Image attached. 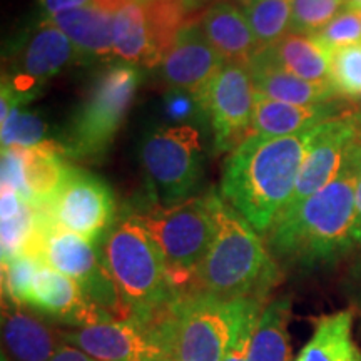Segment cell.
Instances as JSON below:
<instances>
[{"mask_svg":"<svg viewBox=\"0 0 361 361\" xmlns=\"http://www.w3.org/2000/svg\"><path fill=\"white\" fill-rule=\"evenodd\" d=\"M355 102H356V111L353 112V116L361 119V96L358 99H355Z\"/></svg>","mask_w":361,"mask_h":361,"instance_id":"42","label":"cell"},{"mask_svg":"<svg viewBox=\"0 0 361 361\" xmlns=\"http://www.w3.org/2000/svg\"><path fill=\"white\" fill-rule=\"evenodd\" d=\"M54 25L64 32L79 54L106 57L114 54V16L92 4L54 16Z\"/></svg>","mask_w":361,"mask_h":361,"instance_id":"22","label":"cell"},{"mask_svg":"<svg viewBox=\"0 0 361 361\" xmlns=\"http://www.w3.org/2000/svg\"><path fill=\"white\" fill-rule=\"evenodd\" d=\"M141 161L156 204L171 207L191 200L202 176L201 134L192 124H169L146 134Z\"/></svg>","mask_w":361,"mask_h":361,"instance_id":"8","label":"cell"},{"mask_svg":"<svg viewBox=\"0 0 361 361\" xmlns=\"http://www.w3.org/2000/svg\"><path fill=\"white\" fill-rule=\"evenodd\" d=\"M261 49L271 47L291 32V0H236Z\"/></svg>","mask_w":361,"mask_h":361,"instance_id":"28","label":"cell"},{"mask_svg":"<svg viewBox=\"0 0 361 361\" xmlns=\"http://www.w3.org/2000/svg\"><path fill=\"white\" fill-rule=\"evenodd\" d=\"M331 87L338 96H361V42L331 52Z\"/></svg>","mask_w":361,"mask_h":361,"instance_id":"31","label":"cell"},{"mask_svg":"<svg viewBox=\"0 0 361 361\" xmlns=\"http://www.w3.org/2000/svg\"><path fill=\"white\" fill-rule=\"evenodd\" d=\"M355 245L361 246V169L355 189V223H353Z\"/></svg>","mask_w":361,"mask_h":361,"instance_id":"39","label":"cell"},{"mask_svg":"<svg viewBox=\"0 0 361 361\" xmlns=\"http://www.w3.org/2000/svg\"><path fill=\"white\" fill-rule=\"evenodd\" d=\"M47 126L37 114L24 111L22 106L12 107L2 121V149H29L45 141Z\"/></svg>","mask_w":361,"mask_h":361,"instance_id":"29","label":"cell"},{"mask_svg":"<svg viewBox=\"0 0 361 361\" xmlns=\"http://www.w3.org/2000/svg\"><path fill=\"white\" fill-rule=\"evenodd\" d=\"M316 128L284 137L251 135L231 151L221 197L259 234L269 231L290 202Z\"/></svg>","mask_w":361,"mask_h":361,"instance_id":"2","label":"cell"},{"mask_svg":"<svg viewBox=\"0 0 361 361\" xmlns=\"http://www.w3.org/2000/svg\"><path fill=\"white\" fill-rule=\"evenodd\" d=\"M314 37L322 42L329 52L348 45L361 42V16L355 7L348 6L341 13L324 25Z\"/></svg>","mask_w":361,"mask_h":361,"instance_id":"33","label":"cell"},{"mask_svg":"<svg viewBox=\"0 0 361 361\" xmlns=\"http://www.w3.org/2000/svg\"><path fill=\"white\" fill-rule=\"evenodd\" d=\"M90 0H39L40 11L44 13V19H52L57 13L89 6Z\"/></svg>","mask_w":361,"mask_h":361,"instance_id":"37","label":"cell"},{"mask_svg":"<svg viewBox=\"0 0 361 361\" xmlns=\"http://www.w3.org/2000/svg\"><path fill=\"white\" fill-rule=\"evenodd\" d=\"M200 25L226 62L247 66L261 51L245 13L229 0H216L201 17Z\"/></svg>","mask_w":361,"mask_h":361,"instance_id":"18","label":"cell"},{"mask_svg":"<svg viewBox=\"0 0 361 361\" xmlns=\"http://www.w3.org/2000/svg\"><path fill=\"white\" fill-rule=\"evenodd\" d=\"M27 305L57 322L80 328L114 319L94 305L74 279L47 264L40 266Z\"/></svg>","mask_w":361,"mask_h":361,"instance_id":"15","label":"cell"},{"mask_svg":"<svg viewBox=\"0 0 361 361\" xmlns=\"http://www.w3.org/2000/svg\"><path fill=\"white\" fill-rule=\"evenodd\" d=\"M353 283H355V288H353L355 301L361 308V259L358 261V264H356L353 269Z\"/></svg>","mask_w":361,"mask_h":361,"instance_id":"41","label":"cell"},{"mask_svg":"<svg viewBox=\"0 0 361 361\" xmlns=\"http://www.w3.org/2000/svg\"><path fill=\"white\" fill-rule=\"evenodd\" d=\"M291 298L283 296L264 306L251 338L250 361H291Z\"/></svg>","mask_w":361,"mask_h":361,"instance_id":"25","label":"cell"},{"mask_svg":"<svg viewBox=\"0 0 361 361\" xmlns=\"http://www.w3.org/2000/svg\"><path fill=\"white\" fill-rule=\"evenodd\" d=\"M129 2H134V0H90L92 6L102 8V11L112 13V16H114L117 11H121L124 6H128Z\"/></svg>","mask_w":361,"mask_h":361,"instance_id":"40","label":"cell"},{"mask_svg":"<svg viewBox=\"0 0 361 361\" xmlns=\"http://www.w3.org/2000/svg\"><path fill=\"white\" fill-rule=\"evenodd\" d=\"M135 2H139V4H142V2H146V0H135Z\"/></svg>","mask_w":361,"mask_h":361,"instance_id":"46","label":"cell"},{"mask_svg":"<svg viewBox=\"0 0 361 361\" xmlns=\"http://www.w3.org/2000/svg\"><path fill=\"white\" fill-rule=\"evenodd\" d=\"M295 361H361V350L353 338L351 310L316 319L313 335Z\"/></svg>","mask_w":361,"mask_h":361,"instance_id":"23","label":"cell"},{"mask_svg":"<svg viewBox=\"0 0 361 361\" xmlns=\"http://www.w3.org/2000/svg\"><path fill=\"white\" fill-rule=\"evenodd\" d=\"M97 246L128 318L147 322L176 300L159 247L135 211L117 216Z\"/></svg>","mask_w":361,"mask_h":361,"instance_id":"4","label":"cell"},{"mask_svg":"<svg viewBox=\"0 0 361 361\" xmlns=\"http://www.w3.org/2000/svg\"><path fill=\"white\" fill-rule=\"evenodd\" d=\"M224 64L201 25L188 24L161 61V75L171 89L196 96Z\"/></svg>","mask_w":361,"mask_h":361,"instance_id":"16","label":"cell"},{"mask_svg":"<svg viewBox=\"0 0 361 361\" xmlns=\"http://www.w3.org/2000/svg\"><path fill=\"white\" fill-rule=\"evenodd\" d=\"M291 32L314 35L338 13L348 7V0H291Z\"/></svg>","mask_w":361,"mask_h":361,"instance_id":"30","label":"cell"},{"mask_svg":"<svg viewBox=\"0 0 361 361\" xmlns=\"http://www.w3.org/2000/svg\"><path fill=\"white\" fill-rule=\"evenodd\" d=\"M141 82L133 64L117 62L104 69L66 130L62 149L72 159H99L119 133Z\"/></svg>","mask_w":361,"mask_h":361,"instance_id":"7","label":"cell"},{"mask_svg":"<svg viewBox=\"0 0 361 361\" xmlns=\"http://www.w3.org/2000/svg\"><path fill=\"white\" fill-rule=\"evenodd\" d=\"M247 69L251 72L256 94L273 101L310 106V104L329 102L338 96L331 85L306 82L284 71L264 52V49H261L252 57Z\"/></svg>","mask_w":361,"mask_h":361,"instance_id":"20","label":"cell"},{"mask_svg":"<svg viewBox=\"0 0 361 361\" xmlns=\"http://www.w3.org/2000/svg\"><path fill=\"white\" fill-rule=\"evenodd\" d=\"M2 188H11L30 204L29 189L24 179V164L19 147L2 149Z\"/></svg>","mask_w":361,"mask_h":361,"instance_id":"34","label":"cell"},{"mask_svg":"<svg viewBox=\"0 0 361 361\" xmlns=\"http://www.w3.org/2000/svg\"><path fill=\"white\" fill-rule=\"evenodd\" d=\"M62 336L67 345L96 361H149L157 356H174L171 310L147 322L111 319L75 331H62Z\"/></svg>","mask_w":361,"mask_h":361,"instance_id":"9","label":"cell"},{"mask_svg":"<svg viewBox=\"0 0 361 361\" xmlns=\"http://www.w3.org/2000/svg\"><path fill=\"white\" fill-rule=\"evenodd\" d=\"M164 111L174 124H188L186 121L196 114V111H201V107L196 96L186 90L171 89L164 101Z\"/></svg>","mask_w":361,"mask_h":361,"instance_id":"35","label":"cell"},{"mask_svg":"<svg viewBox=\"0 0 361 361\" xmlns=\"http://www.w3.org/2000/svg\"><path fill=\"white\" fill-rule=\"evenodd\" d=\"M2 340L8 361H49L66 345L62 331L8 300L2 308Z\"/></svg>","mask_w":361,"mask_h":361,"instance_id":"17","label":"cell"},{"mask_svg":"<svg viewBox=\"0 0 361 361\" xmlns=\"http://www.w3.org/2000/svg\"><path fill=\"white\" fill-rule=\"evenodd\" d=\"M340 112V102L329 101L300 106V104L278 102L256 94V112L251 135H264V137L293 135L340 117L338 116Z\"/></svg>","mask_w":361,"mask_h":361,"instance_id":"19","label":"cell"},{"mask_svg":"<svg viewBox=\"0 0 361 361\" xmlns=\"http://www.w3.org/2000/svg\"><path fill=\"white\" fill-rule=\"evenodd\" d=\"M114 56L126 64L152 67L159 64L147 32L144 6L129 2L114 13Z\"/></svg>","mask_w":361,"mask_h":361,"instance_id":"26","label":"cell"},{"mask_svg":"<svg viewBox=\"0 0 361 361\" xmlns=\"http://www.w3.org/2000/svg\"><path fill=\"white\" fill-rule=\"evenodd\" d=\"M40 209L59 228L87 239L94 246L117 219L111 188L96 176L74 168L69 169L56 196Z\"/></svg>","mask_w":361,"mask_h":361,"instance_id":"12","label":"cell"},{"mask_svg":"<svg viewBox=\"0 0 361 361\" xmlns=\"http://www.w3.org/2000/svg\"><path fill=\"white\" fill-rule=\"evenodd\" d=\"M348 6L355 8H361V0H348Z\"/></svg>","mask_w":361,"mask_h":361,"instance_id":"44","label":"cell"},{"mask_svg":"<svg viewBox=\"0 0 361 361\" xmlns=\"http://www.w3.org/2000/svg\"><path fill=\"white\" fill-rule=\"evenodd\" d=\"M360 139L361 134L353 114L335 117L318 126L298 176L295 192L284 211L300 206L333 183L345 168L348 156Z\"/></svg>","mask_w":361,"mask_h":361,"instance_id":"13","label":"cell"},{"mask_svg":"<svg viewBox=\"0 0 361 361\" xmlns=\"http://www.w3.org/2000/svg\"><path fill=\"white\" fill-rule=\"evenodd\" d=\"M194 2H196V4H197V6H200V2H201V0H194Z\"/></svg>","mask_w":361,"mask_h":361,"instance_id":"47","label":"cell"},{"mask_svg":"<svg viewBox=\"0 0 361 361\" xmlns=\"http://www.w3.org/2000/svg\"><path fill=\"white\" fill-rule=\"evenodd\" d=\"M20 154L30 204L44 207L56 196L59 188L69 174L71 166H67L62 159V154H64L62 144L44 141L39 146L20 149Z\"/></svg>","mask_w":361,"mask_h":361,"instance_id":"24","label":"cell"},{"mask_svg":"<svg viewBox=\"0 0 361 361\" xmlns=\"http://www.w3.org/2000/svg\"><path fill=\"white\" fill-rule=\"evenodd\" d=\"M206 114L218 151H234L251 137L256 112V89L247 66L226 62L196 94Z\"/></svg>","mask_w":361,"mask_h":361,"instance_id":"11","label":"cell"},{"mask_svg":"<svg viewBox=\"0 0 361 361\" xmlns=\"http://www.w3.org/2000/svg\"><path fill=\"white\" fill-rule=\"evenodd\" d=\"M356 11H358V12H360V16H361V8H356Z\"/></svg>","mask_w":361,"mask_h":361,"instance_id":"48","label":"cell"},{"mask_svg":"<svg viewBox=\"0 0 361 361\" xmlns=\"http://www.w3.org/2000/svg\"><path fill=\"white\" fill-rule=\"evenodd\" d=\"M149 361H176L174 356H157V358H152Z\"/></svg>","mask_w":361,"mask_h":361,"instance_id":"43","label":"cell"},{"mask_svg":"<svg viewBox=\"0 0 361 361\" xmlns=\"http://www.w3.org/2000/svg\"><path fill=\"white\" fill-rule=\"evenodd\" d=\"M79 56L75 45L51 20L40 24L30 35L17 59V72L4 78L22 104L35 97V90L56 78Z\"/></svg>","mask_w":361,"mask_h":361,"instance_id":"14","label":"cell"},{"mask_svg":"<svg viewBox=\"0 0 361 361\" xmlns=\"http://www.w3.org/2000/svg\"><path fill=\"white\" fill-rule=\"evenodd\" d=\"M216 231L196 271L194 290L219 298L266 300L281 279V269L259 233L213 191Z\"/></svg>","mask_w":361,"mask_h":361,"instance_id":"3","label":"cell"},{"mask_svg":"<svg viewBox=\"0 0 361 361\" xmlns=\"http://www.w3.org/2000/svg\"><path fill=\"white\" fill-rule=\"evenodd\" d=\"M258 324V323H256ZM256 324L246 328L245 331L239 335V338L234 343V346L228 351V355L224 356L223 361H250V346H251V338L255 333Z\"/></svg>","mask_w":361,"mask_h":361,"instance_id":"36","label":"cell"},{"mask_svg":"<svg viewBox=\"0 0 361 361\" xmlns=\"http://www.w3.org/2000/svg\"><path fill=\"white\" fill-rule=\"evenodd\" d=\"M137 216L159 247L176 295L194 290L196 271L216 231L213 191L171 207L154 202Z\"/></svg>","mask_w":361,"mask_h":361,"instance_id":"6","label":"cell"},{"mask_svg":"<svg viewBox=\"0 0 361 361\" xmlns=\"http://www.w3.org/2000/svg\"><path fill=\"white\" fill-rule=\"evenodd\" d=\"M264 301L219 298L191 290L173 301V353L176 361H223L245 331L259 322Z\"/></svg>","mask_w":361,"mask_h":361,"instance_id":"5","label":"cell"},{"mask_svg":"<svg viewBox=\"0 0 361 361\" xmlns=\"http://www.w3.org/2000/svg\"><path fill=\"white\" fill-rule=\"evenodd\" d=\"M42 211V209H40ZM39 258L82 288L84 295L114 319H128L119 293L92 243L59 228L42 211Z\"/></svg>","mask_w":361,"mask_h":361,"instance_id":"10","label":"cell"},{"mask_svg":"<svg viewBox=\"0 0 361 361\" xmlns=\"http://www.w3.org/2000/svg\"><path fill=\"white\" fill-rule=\"evenodd\" d=\"M355 121H356V124H358V129H360V134H361V119H358V117H355Z\"/></svg>","mask_w":361,"mask_h":361,"instance_id":"45","label":"cell"},{"mask_svg":"<svg viewBox=\"0 0 361 361\" xmlns=\"http://www.w3.org/2000/svg\"><path fill=\"white\" fill-rule=\"evenodd\" d=\"M360 169L361 139L333 183L274 221L264 243L278 264L316 269L353 250L355 189Z\"/></svg>","mask_w":361,"mask_h":361,"instance_id":"1","label":"cell"},{"mask_svg":"<svg viewBox=\"0 0 361 361\" xmlns=\"http://www.w3.org/2000/svg\"><path fill=\"white\" fill-rule=\"evenodd\" d=\"M264 52L279 67L306 82L331 85V52L314 35L290 32Z\"/></svg>","mask_w":361,"mask_h":361,"instance_id":"21","label":"cell"},{"mask_svg":"<svg viewBox=\"0 0 361 361\" xmlns=\"http://www.w3.org/2000/svg\"><path fill=\"white\" fill-rule=\"evenodd\" d=\"M142 6L152 51L161 64L197 4L194 0H146Z\"/></svg>","mask_w":361,"mask_h":361,"instance_id":"27","label":"cell"},{"mask_svg":"<svg viewBox=\"0 0 361 361\" xmlns=\"http://www.w3.org/2000/svg\"><path fill=\"white\" fill-rule=\"evenodd\" d=\"M45 264L34 255H20L8 263L2 264V284L7 300L16 305H27L34 279L40 266Z\"/></svg>","mask_w":361,"mask_h":361,"instance_id":"32","label":"cell"},{"mask_svg":"<svg viewBox=\"0 0 361 361\" xmlns=\"http://www.w3.org/2000/svg\"><path fill=\"white\" fill-rule=\"evenodd\" d=\"M49 361H96V360H92L90 356L85 355L84 351L75 348V346L67 345L66 343V345L61 346V348L57 350V353L54 355Z\"/></svg>","mask_w":361,"mask_h":361,"instance_id":"38","label":"cell"}]
</instances>
